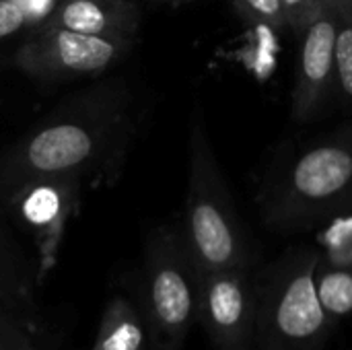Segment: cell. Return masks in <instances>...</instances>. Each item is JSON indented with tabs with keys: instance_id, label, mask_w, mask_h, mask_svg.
<instances>
[{
	"instance_id": "cell-18",
	"label": "cell",
	"mask_w": 352,
	"mask_h": 350,
	"mask_svg": "<svg viewBox=\"0 0 352 350\" xmlns=\"http://www.w3.org/2000/svg\"><path fill=\"white\" fill-rule=\"evenodd\" d=\"M23 29H29V31L35 29L31 17L16 4L0 0V39H6Z\"/></svg>"
},
{
	"instance_id": "cell-5",
	"label": "cell",
	"mask_w": 352,
	"mask_h": 350,
	"mask_svg": "<svg viewBox=\"0 0 352 350\" xmlns=\"http://www.w3.org/2000/svg\"><path fill=\"white\" fill-rule=\"evenodd\" d=\"M200 270L182 229L161 225L144 239L138 307L146 320L153 350H184L198 324Z\"/></svg>"
},
{
	"instance_id": "cell-14",
	"label": "cell",
	"mask_w": 352,
	"mask_h": 350,
	"mask_svg": "<svg viewBox=\"0 0 352 350\" xmlns=\"http://www.w3.org/2000/svg\"><path fill=\"white\" fill-rule=\"evenodd\" d=\"M278 54H280L278 29L266 23H252L233 56L258 83H266L276 72Z\"/></svg>"
},
{
	"instance_id": "cell-8",
	"label": "cell",
	"mask_w": 352,
	"mask_h": 350,
	"mask_svg": "<svg viewBox=\"0 0 352 350\" xmlns=\"http://www.w3.org/2000/svg\"><path fill=\"white\" fill-rule=\"evenodd\" d=\"M80 186L82 184L72 177L37 179L12 194L0 206L31 235L39 260L41 283L56 266L68 219L80 196Z\"/></svg>"
},
{
	"instance_id": "cell-13",
	"label": "cell",
	"mask_w": 352,
	"mask_h": 350,
	"mask_svg": "<svg viewBox=\"0 0 352 350\" xmlns=\"http://www.w3.org/2000/svg\"><path fill=\"white\" fill-rule=\"evenodd\" d=\"M314 287L318 303L336 332L344 322L352 318V270L351 268H336L330 264L320 262L314 272Z\"/></svg>"
},
{
	"instance_id": "cell-16",
	"label": "cell",
	"mask_w": 352,
	"mask_h": 350,
	"mask_svg": "<svg viewBox=\"0 0 352 350\" xmlns=\"http://www.w3.org/2000/svg\"><path fill=\"white\" fill-rule=\"evenodd\" d=\"M334 93L352 109V25L340 12L334 47Z\"/></svg>"
},
{
	"instance_id": "cell-15",
	"label": "cell",
	"mask_w": 352,
	"mask_h": 350,
	"mask_svg": "<svg viewBox=\"0 0 352 350\" xmlns=\"http://www.w3.org/2000/svg\"><path fill=\"white\" fill-rule=\"evenodd\" d=\"M316 241L320 262L352 270V210L338 212L324 221Z\"/></svg>"
},
{
	"instance_id": "cell-21",
	"label": "cell",
	"mask_w": 352,
	"mask_h": 350,
	"mask_svg": "<svg viewBox=\"0 0 352 350\" xmlns=\"http://www.w3.org/2000/svg\"><path fill=\"white\" fill-rule=\"evenodd\" d=\"M338 12L352 25V0H334Z\"/></svg>"
},
{
	"instance_id": "cell-23",
	"label": "cell",
	"mask_w": 352,
	"mask_h": 350,
	"mask_svg": "<svg viewBox=\"0 0 352 350\" xmlns=\"http://www.w3.org/2000/svg\"><path fill=\"white\" fill-rule=\"evenodd\" d=\"M0 105H2V95H0Z\"/></svg>"
},
{
	"instance_id": "cell-17",
	"label": "cell",
	"mask_w": 352,
	"mask_h": 350,
	"mask_svg": "<svg viewBox=\"0 0 352 350\" xmlns=\"http://www.w3.org/2000/svg\"><path fill=\"white\" fill-rule=\"evenodd\" d=\"M239 14L252 23H266L274 29H289L287 12L280 0H235Z\"/></svg>"
},
{
	"instance_id": "cell-19",
	"label": "cell",
	"mask_w": 352,
	"mask_h": 350,
	"mask_svg": "<svg viewBox=\"0 0 352 350\" xmlns=\"http://www.w3.org/2000/svg\"><path fill=\"white\" fill-rule=\"evenodd\" d=\"M280 2L287 12L289 29H293L295 35L303 33V29L307 27V23L311 21V17L320 6V0H280Z\"/></svg>"
},
{
	"instance_id": "cell-22",
	"label": "cell",
	"mask_w": 352,
	"mask_h": 350,
	"mask_svg": "<svg viewBox=\"0 0 352 350\" xmlns=\"http://www.w3.org/2000/svg\"><path fill=\"white\" fill-rule=\"evenodd\" d=\"M173 4H182V2H188V0H171Z\"/></svg>"
},
{
	"instance_id": "cell-7",
	"label": "cell",
	"mask_w": 352,
	"mask_h": 350,
	"mask_svg": "<svg viewBox=\"0 0 352 350\" xmlns=\"http://www.w3.org/2000/svg\"><path fill=\"white\" fill-rule=\"evenodd\" d=\"M258 270L200 272L198 324L214 350H254Z\"/></svg>"
},
{
	"instance_id": "cell-2",
	"label": "cell",
	"mask_w": 352,
	"mask_h": 350,
	"mask_svg": "<svg viewBox=\"0 0 352 350\" xmlns=\"http://www.w3.org/2000/svg\"><path fill=\"white\" fill-rule=\"evenodd\" d=\"M262 219L278 231L320 227L352 210V126L291 155L260 192Z\"/></svg>"
},
{
	"instance_id": "cell-11",
	"label": "cell",
	"mask_w": 352,
	"mask_h": 350,
	"mask_svg": "<svg viewBox=\"0 0 352 350\" xmlns=\"http://www.w3.org/2000/svg\"><path fill=\"white\" fill-rule=\"evenodd\" d=\"M140 19L136 0H60L43 25L85 35L136 37Z\"/></svg>"
},
{
	"instance_id": "cell-12",
	"label": "cell",
	"mask_w": 352,
	"mask_h": 350,
	"mask_svg": "<svg viewBox=\"0 0 352 350\" xmlns=\"http://www.w3.org/2000/svg\"><path fill=\"white\" fill-rule=\"evenodd\" d=\"M91 350H153L146 320L134 299L116 295L107 301Z\"/></svg>"
},
{
	"instance_id": "cell-4",
	"label": "cell",
	"mask_w": 352,
	"mask_h": 350,
	"mask_svg": "<svg viewBox=\"0 0 352 350\" xmlns=\"http://www.w3.org/2000/svg\"><path fill=\"white\" fill-rule=\"evenodd\" d=\"M316 245H299L258 270L254 350H326L330 328L314 287Z\"/></svg>"
},
{
	"instance_id": "cell-1",
	"label": "cell",
	"mask_w": 352,
	"mask_h": 350,
	"mask_svg": "<svg viewBox=\"0 0 352 350\" xmlns=\"http://www.w3.org/2000/svg\"><path fill=\"white\" fill-rule=\"evenodd\" d=\"M136 99L122 78L99 80L62 99L0 151V206L45 177L109 182L136 134Z\"/></svg>"
},
{
	"instance_id": "cell-9",
	"label": "cell",
	"mask_w": 352,
	"mask_h": 350,
	"mask_svg": "<svg viewBox=\"0 0 352 350\" xmlns=\"http://www.w3.org/2000/svg\"><path fill=\"white\" fill-rule=\"evenodd\" d=\"M338 8L334 0H320V6L301 37L299 70L293 89V118L311 122L334 95V47Z\"/></svg>"
},
{
	"instance_id": "cell-6",
	"label": "cell",
	"mask_w": 352,
	"mask_h": 350,
	"mask_svg": "<svg viewBox=\"0 0 352 350\" xmlns=\"http://www.w3.org/2000/svg\"><path fill=\"white\" fill-rule=\"evenodd\" d=\"M136 37H101L41 25L21 43L14 66L41 83H64L101 76L120 64Z\"/></svg>"
},
{
	"instance_id": "cell-10",
	"label": "cell",
	"mask_w": 352,
	"mask_h": 350,
	"mask_svg": "<svg viewBox=\"0 0 352 350\" xmlns=\"http://www.w3.org/2000/svg\"><path fill=\"white\" fill-rule=\"evenodd\" d=\"M39 287V260L19 239L0 208V311L14 318L29 316L35 309Z\"/></svg>"
},
{
	"instance_id": "cell-20",
	"label": "cell",
	"mask_w": 352,
	"mask_h": 350,
	"mask_svg": "<svg viewBox=\"0 0 352 350\" xmlns=\"http://www.w3.org/2000/svg\"><path fill=\"white\" fill-rule=\"evenodd\" d=\"M6 2H12L19 8H23L31 17L33 25L37 29L50 19V14L54 12V8L58 6L60 0H6Z\"/></svg>"
},
{
	"instance_id": "cell-3",
	"label": "cell",
	"mask_w": 352,
	"mask_h": 350,
	"mask_svg": "<svg viewBox=\"0 0 352 350\" xmlns=\"http://www.w3.org/2000/svg\"><path fill=\"white\" fill-rule=\"evenodd\" d=\"M182 235L200 272L256 270V256L214 155L204 118L190 126L188 194Z\"/></svg>"
}]
</instances>
